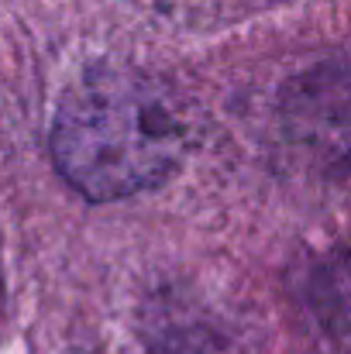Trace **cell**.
I'll use <instances>...</instances> for the list:
<instances>
[{
    "label": "cell",
    "instance_id": "1",
    "mask_svg": "<svg viewBox=\"0 0 351 354\" xmlns=\"http://www.w3.org/2000/svg\"><path fill=\"white\" fill-rule=\"evenodd\" d=\"M48 145L66 183L104 203L165 183L190 151V120L155 76L97 66L62 97Z\"/></svg>",
    "mask_w": 351,
    "mask_h": 354
}]
</instances>
